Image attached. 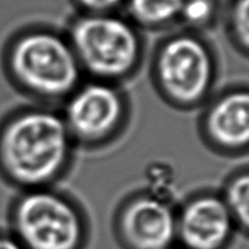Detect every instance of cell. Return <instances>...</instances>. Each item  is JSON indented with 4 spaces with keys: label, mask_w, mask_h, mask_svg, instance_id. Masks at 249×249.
Returning a JSON list of instances; mask_svg holds the SVG:
<instances>
[{
    "label": "cell",
    "mask_w": 249,
    "mask_h": 249,
    "mask_svg": "<svg viewBox=\"0 0 249 249\" xmlns=\"http://www.w3.org/2000/svg\"><path fill=\"white\" fill-rule=\"evenodd\" d=\"M219 191L228 204L237 232L249 238V165L233 169Z\"/></svg>",
    "instance_id": "8fae6325"
},
{
    "label": "cell",
    "mask_w": 249,
    "mask_h": 249,
    "mask_svg": "<svg viewBox=\"0 0 249 249\" xmlns=\"http://www.w3.org/2000/svg\"><path fill=\"white\" fill-rule=\"evenodd\" d=\"M220 58L213 41L184 28L167 32L148 61V78L156 95L172 109L199 111L218 89Z\"/></svg>",
    "instance_id": "3957f363"
},
{
    "label": "cell",
    "mask_w": 249,
    "mask_h": 249,
    "mask_svg": "<svg viewBox=\"0 0 249 249\" xmlns=\"http://www.w3.org/2000/svg\"><path fill=\"white\" fill-rule=\"evenodd\" d=\"M184 0H125L123 14L146 32H169L179 27V16Z\"/></svg>",
    "instance_id": "30bf717a"
},
{
    "label": "cell",
    "mask_w": 249,
    "mask_h": 249,
    "mask_svg": "<svg viewBox=\"0 0 249 249\" xmlns=\"http://www.w3.org/2000/svg\"><path fill=\"white\" fill-rule=\"evenodd\" d=\"M77 151L58 107L28 102L0 118V179L16 192L58 186Z\"/></svg>",
    "instance_id": "6da1fadb"
},
{
    "label": "cell",
    "mask_w": 249,
    "mask_h": 249,
    "mask_svg": "<svg viewBox=\"0 0 249 249\" xmlns=\"http://www.w3.org/2000/svg\"><path fill=\"white\" fill-rule=\"evenodd\" d=\"M58 108L77 148L87 152L118 142L133 118V104L124 85L88 78Z\"/></svg>",
    "instance_id": "8992f818"
},
{
    "label": "cell",
    "mask_w": 249,
    "mask_h": 249,
    "mask_svg": "<svg viewBox=\"0 0 249 249\" xmlns=\"http://www.w3.org/2000/svg\"><path fill=\"white\" fill-rule=\"evenodd\" d=\"M7 224L23 249H87L91 240L85 206L58 186L16 192Z\"/></svg>",
    "instance_id": "5b68a950"
},
{
    "label": "cell",
    "mask_w": 249,
    "mask_h": 249,
    "mask_svg": "<svg viewBox=\"0 0 249 249\" xmlns=\"http://www.w3.org/2000/svg\"><path fill=\"white\" fill-rule=\"evenodd\" d=\"M177 246L182 249H230L237 235L220 191H192L177 203Z\"/></svg>",
    "instance_id": "9c48e42d"
},
{
    "label": "cell",
    "mask_w": 249,
    "mask_h": 249,
    "mask_svg": "<svg viewBox=\"0 0 249 249\" xmlns=\"http://www.w3.org/2000/svg\"><path fill=\"white\" fill-rule=\"evenodd\" d=\"M177 203L153 189L134 190L117 204L112 233L121 249H168L177 245Z\"/></svg>",
    "instance_id": "52a82bcc"
},
{
    "label": "cell",
    "mask_w": 249,
    "mask_h": 249,
    "mask_svg": "<svg viewBox=\"0 0 249 249\" xmlns=\"http://www.w3.org/2000/svg\"><path fill=\"white\" fill-rule=\"evenodd\" d=\"M223 21L229 43L249 60V0H230Z\"/></svg>",
    "instance_id": "4fadbf2b"
},
{
    "label": "cell",
    "mask_w": 249,
    "mask_h": 249,
    "mask_svg": "<svg viewBox=\"0 0 249 249\" xmlns=\"http://www.w3.org/2000/svg\"><path fill=\"white\" fill-rule=\"evenodd\" d=\"M168 249H182V248H180L179 246L175 245V246H173V247H170V248H168Z\"/></svg>",
    "instance_id": "2e32d148"
},
{
    "label": "cell",
    "mask_w": 249,
    "mask_h": 249,
    "mask_svg": "<svg viewBox=\"0 0 249 249\" xmlns=\"http://www.w3.org/2000/svg\"><path fill=\"white\" fill-rule=\"evenodd\" d=\"M0 249H23L9 230H0Z\"/></svg>",
    "instance_id": "9a60e30c"
},
{
    "label": "cell",
    "mask_w": 249,
    "mask_h": 249,
    "mask_svg": "<svg viewBox=\"0 0 249 249\" xmlns=\"http://www.w3.org/2000/svg\"><path fill=\"white\" fill-rule=\"evenodd\" d=\"M10 87L31 104L60 107L85 79L65 28L44 22L19 26L0 53Z\"/></svg>",
    "instance_id": "7a4b0ae2"
},
{
    "label": "cell",
    "mask_w": 249,
    "mask_h": 249,
    "mask_svg": "<svg viewBox=\"0 0 249 249\" xmlns=\"http://www.w3.org/2000/svg\"><path fill=\"white\" fill-rule=\"evenodd\" d=\"M220 0H184L179 16V27L207 34L223 21Z\"/></svg>",
    "instance_id": "7c38bea8"
},
{
    "label": "cell",
    "mask_w": 249,
    "mask_h": 249,
    "mask_svg": "<svg viewBox=\"0 0 249 249\" xmlns=\"http://www.w3.org/2000/svg\"><path fill=\"white\" fill-rule=\"evenodd\" d=\"M197 135L223 158L249 155V83H233L215 92L199 109Z\"/></svg>",
    "instance_id": "ba28073f"
},
{
    "label": "cell",
    "mask_w": 249,
    "mask_h": 249,
    "mask_svg": "<svg viewBox=\"0 0 249 249\" xmlns=\"http://www.w3.org/2000/svg\"><path fill=\"white\" fill-rule=\"evenodd\" d=\"M75 14H111L123 11L125 0H68Z\"/></svg>",
    "instance_id": "5bb4252c"
},
{
    "label": "cell",
    "mask_w": 249,
    "mask_h": 249,
    "mask_svg": "<svg viewBox=\"0 0 249 249\" xmlns=\"http://www.w3.org/2000/svg\"><path fill=\"white\" fill-rule=\"evenodd\" d=\"M65 32L88 79L124 85L143 68L145 33L123 12L74 14Z\"/></svg>",
    "instance_id": "277c9868"
}]
</instances>
